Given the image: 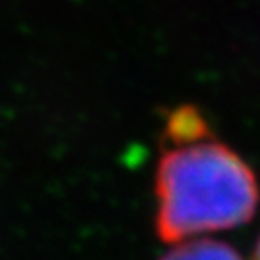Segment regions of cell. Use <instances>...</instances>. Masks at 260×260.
I'll use <instances>...</instances> for the list:
<instances>
[{"label": "cell", "mask_w": 260, "mask_h": 260, "mask_svg": "<svg viewBox=\"0 0 260 260\" xmlns=\"http://www.w3.org/2000/svg\"><path fill=\"white\" fill-rule=\"evenodd\" d=\"M160 260H243L235 247L218 239H187Z\"/></svg>", "instance_id": "3957f363"}, {"label": "cell", "mask_w": 260, "mask_h": 260, "mask_svg": "<svg viewBox=\"0 0 260 260\" xmlns=\"http://www.w3.org/2000/svg\"><path fill=\"white\" fill-rule=\"evenodd\" d=\"M251 260H260V237H258V241H256V245H254V251H252Z\"/></svg>", "instance_id": "277c9868"}, {"label": "cell", "mask_w": 260, "mask_h": 260, "mask_svg": "<svg viewBox=\"0 0 260 260\" xmlns=\"http://www.w3.org/2000/svg\"><path fill=\"white\" fill-rule=\"evenodd\" d=\"M164 143L168 145H185L195 141L210 139L214 131L206 121L205 114L193 104H181L170 110L164 123Z\"/></svg>", "instance_id": "7a4b0ae2"}, {"label": "cell", "mask_w": 260, "mask_h": 260, "mask_svg": "<svg viewBox=\"0 0 260 260\" xmlns=\"http://www.w3.org/2000/svg\"><path fill=\"white\" fill-rule=\"evenodd\" d=\"M154 199V232L172 245L249 223L260 206V183L241 154L210 137L162 150Z\"/></svg>", "instance_id": "6da1fadb"}]
</instances>
